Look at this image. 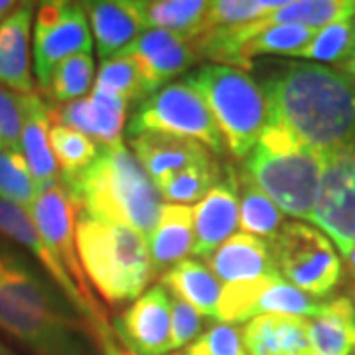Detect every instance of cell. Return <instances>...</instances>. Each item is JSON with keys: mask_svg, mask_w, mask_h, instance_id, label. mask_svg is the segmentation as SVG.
I'll list each match as a JSON object with an SVG mask.
<instances>
[{"mask_svg": "<svg viewBox=\"0 0 355 355\" xmlns=\"http://www.w3.org/2000/svg\"><path fill=\"white\" fill-rule=\"evenodd\" d=\"M312 221L330 235L340 251L355 243V140L326 154Z\"/></svg>", "mask_w": 355, "mask_h": 355, "instance_id": "cell-12", "label": "cell"}, {"mask_svg": "<svg viewBox=\"0 0 355 355\" xmlns=\"http://www.w3.org/2000/svg\"><path fill=\"white\" fill-rule=\"evenodd\" d=\"M127 130L130 137L142 132H164L198 140L209 153L219 156L227 148L211 111L184 81L168 83L139 103Z\"/></svg>", "mask_w": 355, "mask_h": 355, "instance_id": "cell-7", "label": "cell"}, {"mask_svg": "<svg viewBox=\"0 0 355 355\" xmlns=\"http://www.w3.org/2000/svg\"><path fill=\"white\" fill-rule=\"evenodd\" d=\"M326 154L298 139L291 128L268 121L243 162L241 174L277 203L280 211L312 221Z\"/></svg>", "mask_w": 355, "mask_h": 355, "instance_id": "cell-4", "label": "cell"}, {"mask_svg": "<svg viewBox=\"0 0 355 355\" xmlns=\"http://www.w3.org/2000/svg\"><path fill=\"white\" fill-rule=\"evenodd\" d=\"M18 6H20V4H18V2H12V0H0V24L6 20Z\"/></svg>", "mask_w": 355, "mask_h": 355, "instance_id": "cell-44", "label": "cell"}, {"mask_svg": "<svg viewBox=\"0 0 355 355\" xmlns=\"http://www.w3.org/2000/svg\"><path fill=\"white\" fill-rule=\"evenodd\" d=\"M22 123V95L0 87V148L20 150Z\"/></svg>", "mask_w": 355, "mask_h": 355, "instance_id": "cell-39", "label": "cell"}, {"mask_svg": "<svg viewBox=\"0 0 355 355\" xmlns=\"http://www.w3.org/2000/svg\"><path fill=\"white\" fill-rule=\"evenodd\" d=\"M0 235H4L6 239H12L18 245H22L26 251H30L40 261V265L48 270V275L53 280V284L58 286V291L64 294L65 300L73 306L85 320H89L91 326H95L99 322H107L105 312H97L83 298V294L79 292L73 279L65 270L62 261L51 251L50 245L44 241V237L40 235L36 223L32 221V217H30V214L26 211L24 207L6 202V200H0Z\"/></svg>", "mask_w": 355, "mask_h": 355, "instance_id": "cell-14", "label": "cell"}, {"mask_svg": "<svg viewBox=\"0 0 355 355\" xmlns=\"http://www.w3.org/2000/svg\"><path fill=\"white\" fill-rule=\"evenodd\" d=\"M322 306V300L298 291L280 275H270L263 279L223 284L217 320L225 324H247L253 318L265 314L314 318Z\"/></svg>", "mask_w": 355, "mask_h": 355, "instance_id": "cell-10", "label": "cell"}, {"mask_svg": "<svg viewBox=\"0 0 355 355\" xmlns=\"http://www.w3.org/2000/svg\"><path fill=\"white\" fill-rule=\"evenodd\" d=\"M38 196V186L22 150L0 148V200L16 203L26 211Z\"/></svg>", "mask_w": 355, "mask_h": 355, "instance_id": "cell-34", "label": "cell"}, {"mask_svg": "<svg viewBox=\"0 0 355 355\" xmlns=\"http://www.w3.org/2000/svg\"><path fill=\"white\" fill-rule=\"evenodd\" d=\"M0 330L34 355H101L91 322L22 254L2 241Z\"/></svg>", "mask_w": 355, "mask_h": 355, "instance_id": "cell-1", "label": "cell"}, {"mask_svg": "<svg viewBox=\"0 0 355 355\" xmlns=\"http://www.w3.org/2000/svg\"><path fill=\"white\" fill-rule=\"evenodd\" d=\"M182 42H191V40L174 34V32H166V30H144L128 48L121 51V55H128L137 62L139 60H150V58L160 55L162 51L182 44Z\"/></svg>", "mask_w": 355, "mask_h": 355, "instance_id": "cell-41", "label": "cell"}, {"mask_svg": "<svg viewBox=\"0 0 355 355\" xmlns=\"http://www.w3.org/2000/svg\"><path fill=\"white\" fill-rule=\"evenodd\" d=\"M318 30L304 28V26L277 24L268 26L266 30L259 32L257 36L249 40L243 46L241 55L245 64L253 67L254 55H268V53H286V55H298L314 40Z\"/></svg>", "mask_w": 355, "mask_h": 355, "instance_id": "cell-31", "label": "cell"}, {"mask_svg": "<svg viewBox=\"0 0 355 355\" xmlns=\"http://www.w3.org/2000/svg\"><path fill=\"white\" fill-rule=\"evenodd\" d=\"M162 286L174 296L193 306L202 316L217 318V306L223 284L216 275L198 261H182L162 275Z\"/></svg>", "mask_w": 355, "mask_h": 355, "instance_id": "cell-25", "label": "cell"}, {"mask_svg": "<svg viewBox=\"0 0 355 355\" xmlns=\"http://www.w3.org/2000/svg\"><path fill=\"white\" fill-rule=\"evenodd\" d=\"M239 225V182L229 170L202 202L193 207V247L191 253L205 261L233 237Z\"/></svg>", "mask_w": 355, "mask_h": 355, "instance_id": "cell-16", "label": "cell"}, {"mask_svg": "<svg viewBox=\"0 0 355 355\" xmlns=\"http://www.w3.org/2000/svg\"><path fill=\"white\" fill-rule=\"evenodd\" d=\"M207 268L223 284L279 275L268 241L247 233H237L229 237L207 259Z\"/></svg>", "mask_w": 355, "mask_h": 355, "instance_id": "cell-21", "label": "cell"}, {"mask_svg": "<svg viewBox=\"0 0 355 355\" xmlns=\"http://www.w3.org/2000/svg\"><path fill=\"white\" fill-rule=\"evenodd\" d=\"M349 300H352V304H354L355 308V284L352 286V291H349Z\"/></svg>", "mask_w": 355, "mask_h": 355, "instance_id": "cell-48", "label": "cell"}, {"mask_svg": "<svg viewBox=\"0 0 355 355\" xmlns=\"http://www.w3.org/2000/svg\"><path fill=\"white\" fill-rule=\"evenodd\" d=\"M28 214L32 217V221L36 223L44 241L50 245L51 251L62 261V265L69 272V277L73 279L79 292L83 294V298L97 312H103V308L95 300L93 292L89 288V280L83 272L81 261H79L76 243L77 205L64 186L62 178L58 184L38 191V196H36L34 203L30 205Z\"/></svg>", "mask_w": 355, "mask_h": 355, "instance_id": "cell-11", "label": "cell"}, {"mask_svg": "<svg viewBox=\"0 0 355 355\" xmlns=\"http://www.w3.org/2000/svg\"><path fill=\"white\" fill-rule=\"evenodd\" d=\"M182 355H203V354H200V352H196V349H191L190 345H188V347H186V352H184V354Z\"/></svg>", "mask_w": 355, "mask_h": 355, "instance_id": "cell-47", "label": "cell"}, {"mask_svg": "<svg viewBox=\"0 0 355 355\" xmlns=\"http://www.w3.org/2000/svg\"><path fill=\"white\" fill-rule=\"evenodd\" d=\"M34 18V4L22 2L0 24V85L18 95L34 93V79L30 71V26Z\"/></svg>", "mask_w": 355, "mask_h": 355, "instance_id": "cell-20", "label": "cell"}, {"mask_svg": "<svg viewBox=\"0 0 355 355\" xmlns=\"http://www.w3.org/2000/svg\"><path fill=\"white\" fill-rule=\"evenodd\" d=\"M219 178H221L219 162L214 156L209 160L188 166L180 172L162 178L154 186L160 193V198H164L168 203L184 205V203L198 202L205 198L221 182Z\"/></svg>", "mask_w": 355, "mask_h": 355, "instance_id": "cell-28", "label": "cell"}, {"mask_svg": "<svg viewBox=\"0 0 355 355\" xmlns=\"http://www.w3.org/2000/svg\"><path fill=\"white\" fill-rule=\"evenodd\" d=\"M343 261H345V268H347V275L355 279V243L349 245L347 249H343Z\"/></svg>", "mask_w": 355, "mask_h": 355, "instance_id": "cell-43", "label": "cell"}, {"mask_svg": "<svg viewBox=\"0 0 355 355\" xmlns=\"http://www.w3.org/2000/svg\"><path fill=\"white\" fill-rule=\"evenodd\" d=\"M338 67L342 69L343 73H347V76L354 77L355 79V53L349 58V60H347V62H343V64L338 65Z\"/></svg>", "mask_w": 355, "mask_h": 355, "instance_id": "cell-45", "label": "cell"}, {"mask_svg": "<svg viewBox=\"0 0 355 355\" xmlns=\"http://www.w3.org/2000/svg\"><path fill=\"white\" fill-rule=\"evenodd\" d=\"M97 331V338H99V347H101V355H128L125 354L119 343L114 340V334L109 326V322H99L93 326Z\"/></svg>", "mask_w": 355, "mask_h": 355, "instance_id": "cell-42", "label": "cell"}, {"mask_svg": "<svg viewBox=\"0 0 355 355\" xmlns=\"http://www.w3.org/2000/svg\"><path fill=\"white\" fill-rule=\"evenodd\" d=\"M95 89L119 95L128 103H142L146 99L139 65L132 58L121 55V53L103 62L95 77Z\"/></svg>", "mask_w": 355, "mask_h": 355, "instance_id": "cell-37", "label": "cell"}, {"mask_svg": "<svg viewBox=\"0 0 355 355\" xmlns=\"http://www.w3.org/2000/svg\"><path fill=\"white\" fill-rule=\"evenodd\" d=\"M239 191V227L247 235L272 241L282 225V211L265 191H261L249 178L241 174Z\"/></svg>", "mask_w": 355, "mask_h": 355, "instance_id": "cell-29", "label": "cell"}, {"mask_svg": "<svg viewBox=\"0 0 355 355\" xmlns=\"http://www.w3.org/2000/svg\"><path fill=\"white\" fill-rule=\"evenodd\" d=\"M190 347L203 355H249L243 345L241 328L219 322L203 331Z\"/></svg>", "mask_w": 355, "mask_h": 355, "instance_id": "cell-38", "label": "cell"}, {"mask_svg": "<svg viewBox=\"0 0 355 355\" xmlns=\"http://www.w3.org/2000/svg\"><path fill=\"white\" fill-rule=\"evenodd\" d=\"M355 53V18L340 20L318 30L314 40L298 51V58L342 65Z\"/></svg>", "mask_w": 355, "mask_h": 355, "instance_id": "cell-32", "label": "cell"}, {"mask_svg": "<svg viewBox=\"0 0 355 355\" xmlns=\"http://www.w3.org/2000/svg\"><path fill=\"white\" fill-rule=\"evenodd\" d=\"M310 343L314 355H352L355 352V308L347 296L324 302L310 318Z\"/></svg>", "mask_w": 355, "mask_h": 355, "instance_id": "cell-24", "label": "cell"}, {"mask_svg": "<svg viewBox=\"0 0 355 355\" xmlns=\"http://www.w3.org/2000/svg\"><path fill=\"white\" fill-rule=\"evenodd\" d=\"M95 76V60L91 53H77L53 69L48 85V95L55 103L83 99Z\"/></svg>", "mask_w": 355, "mask_h": 355, "instance_id": "cell-35", "label": "cell"}, {"mask_svg": "<svg viewBox=\"0 0 355 355\" xmlns=\"http://www.w3.org/2000/svg\"><path fill=\"white\" fill-rule=\"evenodd\" d=\"M93 51V36L83 4L44 2L34 22V71L40 87L48 91L51 73L67 58Z\"/></svg>", "mask_w": 355, "mask_h": 355, "instance_id": "cell-9", "label": "cell"}, {"mask_svg": "<svg viewBox=\"0 0 355 355\" xmlns=\"http://www.w3.org/2000/svg\"><path fill=\"white\" fill-rule=\"evenodd\" d=\"M265 91L277 121L320 153L331 154L355 140V79L322 64H286L268 69Z\"/></svg>", "mask_w": 355, "mask_h": 355, "instance_id": "cell-2", "label": "cell"}, {"mask_svg": "<svg viewBox=\"0 0 355 355\" xmlns=\"http://www.w3.org/2000/svg\"><path fill=\"white\" fill-rule=\"evenodd\" d=\"M130 148L154 184L188 166L214 158V154L198 140L164 132H142L130 137Z\"/></svg>", "mask_w": 355, "mask_h": 355, "instance_id": "cell-19", "label": "cell"}, {"mask_svg": "<svg viewBox=\"0 0 355 355\" xmlns=\"http://www.w3.org/2000/svg\"><path fill=\"white\" fill-rule=\"evenodd\" d=\"M249 355H314L310 343V318L265 314L241 328Z\"/></svg>", "mask_w": 355, "mask_h": 355, "instance_id": "cell-18", "label": "cell"}, {"mask_svg": "<svg viewBox=\"0 0 355 355\" xmlns=\"http://www.w3.org/2000/svg\"><path fill=\"white\" fill-rule=\"evenodd\" d=\"M193 247V209L180 203H162L158 223L148 237L154 272L164 275L186 261Z\"/></svg>", "mask_w": 355, "mask_h": 355, "instance_id": "cell-23", "label": "cell"}, {"mask_svg": "<svg viewBox=\"0 0 355 355\" xmlns=\"http://www.w3.org/2000/svg\"><path fill=\"white\" fill-rule=\"evenodd\" d=\"M198 60H200V55H198L193 40L191 42H182V44L162 51L160 55L150 58V60H139V62L135 60L140 69V77H142V83H144L146 97L154 95L158 89L166 87L172 77L186 71Z\"/></svg>", "mask_w": 355, "mask_h": 355, "instance_id": "cell-33", "label": "cell"}, {"mask_svg": "<svg viewBox=\"0 0 355 355\" xmlns=\"http://www.w3.org/2000/svg\"><path fill=\"white\" fill-rule=\"evenodd\" d=\"M101 62L128 48L146 30L140 0H101L83 4Z\"/></svg>", "mask_w": 355, "mask_h": 355, "instance_id": "cell-17", "label": "cell"}, {"mask_svg": "<svg viewBox=\"0 0 355 355\" xmlns=\"http://www.w3.org/2000/svg\"><path fill=\"white\" fill-rule=\"evenodd\" d=\"M62 182L81 214L132 227L146 239L158 223L162 198L125 142L101 148L93 164Z\"/></svg>", "mask_w": 355, "mask_h": 355, "instance_id": "cell-3", "label": "cell"}, {"mask_svg": "<svg viewBox=\"0 0 355 355\" xmlns=\"http://www.w3.org/2000/svg\"><path fill=\"white\" fill-rule=\"evenodd\" d=\"M284 2L286 0H214L209 2V8L203 18L202 34L216 28H231L261 20L280 8Z\"/></svg>", "mask_w": 355, "mask_h": 355, "instance_id": "cell-36", "label": "cell"}, {"mask_svg": "<svg viewBox=\"0 0 355 355\" xmlns=\"http://www.w3.org/2000/svg\"><path fill=\"white\" fill-rule=\"evenodd\" d=\"M207 8L205 0H153L142 2V16L146 30H166L196 40L202 34Z\"/></svg>", "mask_w": 355, "mask_h": 355, "instance_id": "cell-27", "label": "cell"}, {"mask_svg": "<svg viewBox=\"0 0 355 355\" xmlns=\"http://www.w3.org/2000/svg\"><path fill=\"white\" fill-rule=\"evenodd\" d=\"M355 18V0H286L280 8L254 20L263 32L268 26L291 24L320 30L324 26Z\"/></svg>", "mask_w": 355, "mask_h": 355, "instance_id": "cell-26", "label": "cell"}, {"mask_svg": "<svg viewBox=\"0 0 355 355\" xmlns=\"http://www.w3.org/2000/svg\"><path fill=\"white\" fill-rule=\"evenodd\" d=\"M114 334L128 355L172 352V296L162 284L144 291L135 304L114 320Z\"/></svg>", "mask_w": 355, "mask_h": 355, "instance_id": "cell-13", "label": "cell"}, {"mask_svg": "<svg viewBox=\"0 0 355 355\" xmlns=\"http://www.w3.org/2000/svg\"><path fill=\"white\" fill-rule=\"evenodd\" d=\"M22 113H24V123H22L20 150L30 166L38 191L46 190L60 182L58 162L50 146L51 113L36 93L22 95Z\"/></svg>", "mask_w": 355, "mask_h": 355, "instance_id": "cell-22", "label": "cell"}, {"mask_svg": "<svg viewBox=\"0 0 355 355\" xmlns=\"http://www.w3.org/2000/svg\"><path fill=\"white\" fill-rule=\"evenodd\" d=\"M76 243L87 280L109 304L137 300L154 277L148 239L132 227L77 214Z\"/></svg>", "mask_w": 355, "mask_h": 355, "instance_id": "cell-5", "label": "cell"}, {"mask_svg": "<svg viewBox=\"0 0 355 355\" xmlns=\"http://www.w3.org/2000/svg\"><path fill=\"white\" fill-rule=\"evenodd\" d=\"M50 146L55 162L62 168V178L77 176L93 164L101 153V146L87 135L58 123L50 128Z\"/></svg>", "mask_w": 355, "mask_h": 355, "instance_id": "cell-30", "label": "cell"}, {"mask_svg": "<svg viewBox=\"0 0 355 355\" xmlns=\"http://www.w3.org/2000/svg\"><path fill=\"white\" fill-rule=\"evenodd\" d=\"M0 355H14V354L8 349V347H6V345H4V343L0 342Z\"/></svg>", "mask_w": 355, "mask_h": 355, "instance_id": "cell-46", "label": "cell"}, {"mask_svg": "<svg viewBox=\"0 0 355 355\" xmlns=\"http://www.w3.org/2000/svg\"><path fill=\"white\" fill-rule=\"evenodd\" d=\"M127 109L128 101L123 97L93 89L89 97L62 103L50 109V113L51 121H58V125L79 130L105 148L123 142Z\"/></svg>", "mask_w": 355, "mask_h": 355, "instance_id": "cell-15", "label": "cell"}, {"mask_svg": "<svg viewBox=\"0 0 355 355\" xmlns=\"http://www.w3.org/2000/svg\"><path fill=\"white\" fill-rule=\"evenodd\" d=\"M203 316L188 302L172 296V349L188 347L202 336Z\"/></svg>", "mask_w": 355, "mask_h": 355, "instance_id": "cell-40", "label": "cell"}, {"mask_svg": "<svg viewBox=\"0 0 355 355\" xmlns=\"http://www.w3.org/2000/svg\"><path fill=\"white\" fill-rule=\"evenodd\" d=\"M207 105L221 130L229 153L247 158L270 121L265 91L247 71L229 65L205 64L186 76Z\"/></svg>", "mask_w": 355, "mask_h": 355, "instance_id": "cell-6", "label": "cell"}, {"mask_svg": "<svg viewBox=\"0 0 355 355\" xmlns=\"http://www.w3.org/2000/svg\"><path fill=\"white\" fill-rule=\"evenodd\" d=\"M268 245L280 277L316 300L331 294L342 279V261L320 229L291 221Z\"/></svg>", "mask_w": 355, "mask_h": 355, "instance_id": "cell-8", "label": "cell"}]
</instances>
